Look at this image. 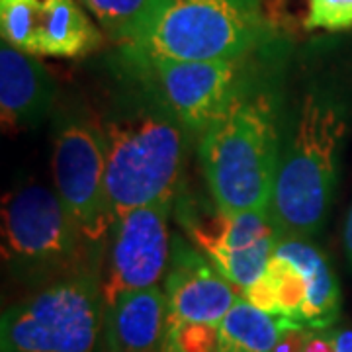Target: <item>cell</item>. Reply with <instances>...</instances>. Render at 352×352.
Returning <instances> with one entry per match:
<instances>
[{
    "label": "cell",
    "mask_w": 352,
    "mask_h": 352,
    "mask_svg": "<svg viewBox=\"0 0 352 352\" xmlns=\"http://www.w3.org/2000/svg\"><path fill=\"white\" fill-rule=\"evenodd\" d=\"M168 321L219 325L243 298L210 256L194 243L173 235L170 261L164 274Z\"/></svg>",
    "instance_id": "8fae6325"
},
{
    "label": "cell",
    "mask_w": 352,
    "mask_h": 352,
    "mask_svg": "<svg viewBox=\"0 0 352 352\" xmlns=\"http://www.w3.org/2000/svg\"><path fill=\"white\" fill-rule=\"evenodd\" d=\"M100 272L87 270L38 288L4 309L2 352H98L104 342Z\"/></svg>",
    "instance_id": "8992f818"
},
{
    "label": "cell",
    "mask_w": 352,
    "mask_h": 352,
    "mask_svg": "<svg viewBox=\"0 0 352 352\" xmlns=\"http://www.w3.org/2000/svg\"><path fill=\"white\" fill-rule=\"evenodd\" d=\"M303 352H337L335 329H311Z\"/></svg>",
    "instance_id": "603a6c76"
},
{
    "label": "cell",
    "mask_w": 352,
    "mask_h": 352,
    "mask_svg": "<svg viewBox=\"0 0 352 352\" xmlns=\"http://www.w3.org/2000/svg\"><path fill=\"white\" fill-rule=\"evenodd\" d=\"M282 47L284 41L278 39L243 57L210 61L143 59L124 53L120 57L151 82L190 135L200 138L245 82Z\"/></svg>",
    "instance_id": "ba28073f"
},
{
    "label": "cell",
    "mask_w": 352,
    "mask_h": 352,
    "mask_svg": "<svg viewBox=\"0 0 352 352\" xmlns=\"http://www.w3.org/2000/svg\"><path fill=\"white\" fill-rule=\"evenodd\" d=\"M219 325L168 321L163 352H215Z\"/></svg>",
    "instance_id": "ffe728a7"
},
{
    "label": "cell",
    "mask_w": 352,
    "mask_h": 352,
    "mask_svg": "<svg viewBox=\"0 0 352 352\" xmlns=\"http://www.w3.org/2000/svg\"><path fill=\"white\" fill-rule=\"evenodd\" d=\"M2 263L30 288H43L87 270L100 272L94 251L57 192L38 182L22 184L2 201Z\"/></svg>",
    "instance_id": "5b68a950"
},
{
    "label": "cell",
    "mask_w": 352,
    "mask_h": 352,
    "mask_svg": "<svg viewBox=\"0 0 352 352\" xmlns=\"http://www.w3.org/2000/svg\"><path fill=\"white\" fill-rule=\"evenodd\" d=\"M337 352H352V329H335Z\"/></svg>",
    "instance_id": "d4e9b609"
},
{
    "label": "cell",
    "mask_w": 352,
    "mask_h": 352,
    "mask_svg": "<svg viewBox=\"0 0 352 352\" xmlns=\"http://www.w3.org/2000/svg\"><path fill=\"white\" fill-rule=\"evenodd\" d=\"M286 45L245 82L198 138L212 201L223 212L270 210L288 126Z\"/></svg>",
    "instance_id": "6da1fadb"
},
{
    "label": "cell",
    "mask_w": 352,
    "mask_h": 352,
    "mask_svg": "<svg viewBox=\"0 0 352 352\" xmlns=\"http://www.w3.org/2000/svg\"><path fill=\"white\" fill-rule=\"evenodd\" d=\"M278 335L280 317L241 298L219 323L215 352H272Z\"/></svg>",
    "instance_id": "2e32d148"
},
{
    "label": "cell",
    "mask_w": 352,
    "mask_h": 352,
    "mask_svg": "<svg viewBox=\"0 0 352 352\" xmlns=\"http://www.w3.org/2000/svg\"><path fill=\"white\" fill-rule=\"evenodd\" d=\"M120 78L94 112L116 219L145 206H175L192 135L151 82L118 61Z\"/></svg>",
    "instance_id": "7a4b0ae2"
},
{
    "label": "cell",
    "mask_w": 352,
    "mask_h": 352,
    "mask_svg": "<svg viewBox=\"0 0 352 352\" xmlns=\"http://www.w3.org/2000/svg\"><path fill=\"white\" fill-rule=\"evenodd\" d=\"M274 252L296 264L307 282V302L300 323L307 329L333 327L340 317V286L327 254L309 237L296 235H280Z\"/></svg>",
    "instance_id": "5bb4252c"
},
{
    "label": "cell",
    "mask_w": 352,
    "mask_h": 352,
    "mask_svg": "<svg viewBox=\"0 0 352 352\" xmlns=\"http://www.w3.org/2000/svg\"><path fill=\"white\" fill-rule=\"evenodd\" d=\"M43 0H0L2 41L16 50L39 55Z\"/></svg>",
    "instance_id": "ac0fdd59"
},
{
    "label": "cell",
    "mask_w": 352,
    "mask_h": 352,
    "mask_svg": "<svg viewBox=\"0 0 352 352\" xmlns=\"http://www.w3.org/2000/svg\"><path fill=\"white\" fill-rule=\"evenodd\" d=\"M280 38L266 0H149L120 53L143 59H233Z\"/></svg>",
    "instance_id": "277c9868"
},
{
    "label": "cell",
    "mask_w": 352,
    "mask_h": 352,
    "mask_svg": "<svg viewBox=\"0 0 352 352\" xmlns=\"http://www.w3.org/2000/svg\"><path fill=\"white\" fill-rule=\"evenodd\" d=\"M305 30L340 32L352 28V0H309Z\"/></svg>",
    "instance_id": "44dd1931"
},
{
    "label": "cell",
    "mask_w": 352,
    "mask_h": 352,
    "mask_svg": "<svg viewBox=\"0 0 352 352\" xmlns=\"http://www.w3.org/2000/svg\"><path fill=\"white\" fill-rule=\"evenodd\" d=\"M168 325L166 294L161 286L124 292L104 314V352H163Z\"/></svg>",
    "instance_id": "4fadbf2b"
},
{
    "label": "cell",
    "mask_w": 352,
    "mask_h": 352,
    "mask_svg": "<svg viewBox=\"0 0 352 352\" xmlns=\"http://www.w3.org/2000/svg\"><path fill=\"white\" fill-rule=\"evenodd\" d=\"M53 184L88 245L102 254L116 215L108 194L104 139L96 116L88 108H71L57 120Z\"/></svg>",
    "instance_id": "52a82bcc"
},
{
    "label": "cell",
    "mask_w": 352,
    "mask_h": 352,
    "mask_svg": "<svg viewBox=\"0 0 352 352\" xmlns=\"http://www.w3.org/2000/svg\"><path fill=\"white\" fill-rule=\"evenodd\" d=\"M178 219L192 243L204 251L223 276L241 292L263 276L280 231L270 210L223 212L217 206L188 200L178 206Z\"/></svg>",
    "instance_id": "9c48e42d"
},
{
    "label": "cell",
    "mask_w": 352,
    "mask_h": 352,
    "mask_svg": "<svg viewBox=\"0 0 352 352\" xmlns=\"http://www.w3.org/2000/svg\"><path fill=\"white\" fill-rule=\"evenodd\" d=\"M309 331L311 329H307L305 325L280 317V335L272 352H303Z\"/></svg>",
    "instance_id": "7402d4cb"
},
{
    "label": "cell",
    "mask_w": 352,
    "mask_h": 352,
    "mask_svg": "<svg viewBox=\"0 0 352 352\" xmlns=\"http://www.w3.org/2000/svg\"><path fill=\"white\" fill-rule=\"evenodd\" d=\"M263 278L272 294L274 315L300 323L303 307L307 302V282L302 270L292 261L272 252Z\"/></svg>",
    "instance_id": "e0dca14e"
},
{
    "label": "cell",
    "mask_w": 352,
    "mask_h": 352,
    "mask_svg": "<svg viewBox=\"0 0 352 352\" xmlns=\"http://www.w3.org/2000/svg\"><path fill=\"white\" fill-rule=\"evenodd\" d=\"M57 85L45 65L4 43L0 45V116L4 129L38 127L53 110Z\"/></svg>",
    "instance_id": "7c38bea8"
},
{
    "label": "cell",
    "mask_w": 352,
    "mask_h": 352,
    "mask_svg": "<svg viewBox=\"0 0 352 352\" xmlns=\"http://www.w3.org/2000/svg\"><path fill=\"white\" fill-rule=\"evenodd\" d=\"M102 39L78 0H43L39 55L78 59L98 50Z\"/></svg>",
    "instance_id": "9a60e30c"
},
{
    "label": "cell",
    "mask_w": 352,
    "mask_h": 352,
    "mask_svg": "<svg viewBox=\"0 0 352 352\" xmlns=\"http://www.w3.org/2000/svg\"><path fill=\"white\" fill-rule=\"evenodd\" d=\"M342 243H344V254H346L349 266L352 268V206H351V210H349V215H346V221H344Z\"/></svg>",
    "instance_id": "cb8c5ba5"
},
{
    "label": "cell",
    "mask_w": 352,
    "mask_h": 352,
    "mask_svg": "<svg viewBox=\"0 0 352 352\" xmlns=\"http://www.w3.org/2000/svg\"><path fill=\"white\" fill-rule=\"evenodd\" d=\"M88 12L96 18L104 32L120 43H124L143 20L149 0H78Z\"/></svg>",
    "instance_id": "d6986e66"
},
{
    "label": "cell",
    "mask_w": 352,
    "mask_h": 352,
    "mask_svg": "<svg viewBox=\"0 0 352 352\" xmlns=\"http://www.w3.org/2000/svg\"><path fill=\"white\" fill-rule=\"evenodd\" d=\"M351 102L339 88L311 82L296 104L284 138L270 212L280 235L314 237L327 221L349 135Z\"/></svg>",
    "instance_id": "3957f363"
},
{
    "label": "cell",
    "mask_w": 352,
    "mask_h": 352,
    "mask_svg": "<svg viewBox=\"0 0 352 352\" xmlns=\"http://www.w3.org/2000/svg\"><path fill=\"white\" fill-rule=\"evenodd\" d=\"M173 206H145L120 215L102 251L100 284L104 305L124 292L159 286L170 261Z\"/></svg>",
    "instance_id": "30bf717a"
}]
</instances>
